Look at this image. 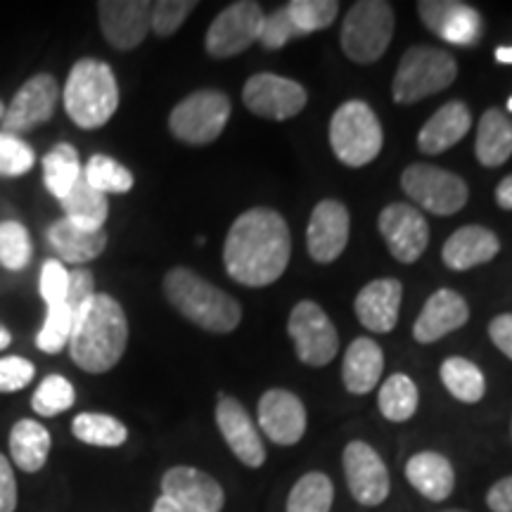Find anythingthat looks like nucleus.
Returning <instances> with one entry per match:
<instances>
[{
  "label": "nucleus",
  "mask_w": 512,
  "mask_h": 512,
  "mask_svg": "<svg viewBox=\"0 0 512 512\" xmlns=\"http://www.w3.org/2000/svg\"><path fill=\"white\" fill-rule=\"evenodd\" d=\"M290 228L278 211L256 207L240 214L228 230L223 264L235 283L266 287L280 280L290 264Z\"/></svg>",
  "instance_id": "obj_1"
},
{
  "label": "nucleus",
  "mask_w": 512,
  "mask_h": 512,
  "mask_svg": "<svg viewBox=\"0 0 512 512\" xmlns=\"http://www.w3.org/2000/svg\"><path fill=\"white\" fill-rule=\"evenodd\" d=\"M128 344V320L117 299L98 294L76 318L69 354L86 373H107L124 356Z\"/></svg>",
  "instance_id": "obj_2"
},
{
  "label": "nucleus",
  "mask_w": 512,
  "mask_h": 512,
  "mask_svg": "<svg viewBox=\"0 0 512 512\" xmlns=\"http://www.w3.org/2000/svg\"><path fill=\"white\" fill-rule=\"evenodd\" d=\"M164 292L178 313L207 332L226 335L238 328L242 320L240 304L190 268H174L166 273Z\"/></svg>",
  "instance_id": "obj_3"
},
{
  "label": "nucleus",
  "mask_w": 512,
  "mask_h": 512,
  "mask_svg": "<svg viewBox=\"0 0 512 512\" xmlns=\"http://www.w3.org/2000/svg\"><path fill=\"white\" fill-rule=\"evenodd\" d=\"M62 100L76 126L88 131L105 126L119 107V86L110 64L91 57L76 62L64 83Z\"/></svg>",
  "instance_id": "obj_4"
},
{
  "label": "nucleus",
  "mask_w": 512,
  "mask_h": 512,
  "mask_svg": "<svg viewBox=\"0 0 512 512\" xmlns=\"http://www.w3.org/2000/svg\"><path fill=\"white\" fill-rule=\"evenodd\" d=\"M458 76V64L451 53L430 46H415L403 53L396 69L392 95L399 105H413L430 95L446 91Z\"/></svg>",
  "instance_id": "obj_5"
},
{
  "label": "nucleus",
  "mask_w": 512,
  "mask_h": 512,
  "mask_svg": "<svg viewBox=\"0 0 512 512\" xmlns=\"http://www.w3.org/2000/svg\"><path fill=\"white\" fill-rule=\"evenodd\" d=\"M382 126L377 114L363 100H349L337 107L330 121V145L344 166L361 169L382 150Z\"/></svg>",
  "instance_id": "obj_6"
},
{
  "label": "nucleus",
  "mask_w": 512,
  "mask_h": 512,
  "mask_svg": "<svg viewBox=\"0 0 512 512\" xmlns=\"http://www.w3.org/2000/svg\"><path fill=\"white\" fill-rule=\"evenodd\" d=\"M394 36V10L382 0H358L342 24V50L351 62H377Z\"/></svg>",
  "instance_id": "obj_7"
},
{
  "label": "nucleus",
  "mask_w": 512,
  "mask_h": 512,
  "mask_svg": "<svg viewBox=\"0 0 512 512\" xmlns=\"http://www.w3.org/2000/svg\"><path fill=\"white\" fill-rule=\"evenodd\" d=\"M230 119V98L221 91H197L178 102L169 117V128L188 145H209L221 136Z\"/></svg>",
  "instance_id": "obj_8"
},
{
  "label": "nucleus",
  "mask_w": 512,
  "mask_h": 512,
  "mask_svg": "<svg viewBox=\"0 0 512 512\" xmlns=\"http://www.w3.org/2000/svg\"><path fill=\"white\" fill-rule=\"evenodd\" d=\"M401 188L411 200L437 216L458 214L470 197L463 178L432 164L408 166L401 176Z\"/></svg>",
  "instance_id": "obj_9"
},
{
  "label": "nucleus",
  "mask_w": 512,
  "mask_h": 512,
  "mask_svg": "<svg viewBox=\"0 0 512 512\" xmlns=\"http://www.w3.org/2000/svg\"><path fill=\"white\" fill-rule=\"evenodd\" d=\"M287 332H290L299 361L306 366L323 368L337 356L339 335L328 313L316 302H299L294 306L287 320Z\"/></svg>",
  "instance_id": "obj_10"
},
{
  "label": "nucleus",
  "mask_w": 512,
  "mask_h": 512,
  "mask_svg": "<svg viewBox=\"0 0 512 512\" xmlns=\"http://www.w3.org/2000/svg\"><path fill=\"white\" fill-rule=\"evenodd\" d=\"M264 10L259 3L252 0H240V3L228 5L226 10H221V15L211 22L207 31V53L211 57H226L240 55L259 41L261 27H264Z\"/></svg>",
  "instance_id": "obj_11"
},
{
  "label": "nucleus",
  "mask_w": 512,
  "mask_h": 512,
  "mask_svg": "<svg viewBox=\"0 0 512 512\" xmlns=\"http://www.w3.org/2000/svg\"><path fill=\"white\" fill-rule=\"evenodd\" d=\"M242 102L256 117L285 121L297 117L306 107L302 83L278 74H254L242 88Z\"/></svg>",
  "instance_id": "obj_12"
},
{
  "label": "nucleus",
  "mask_w": 512,
  "mask_h": 512,
  "mask_svg": "<svg viewBox=\"0 0 512 512\" xmlns=\"http://www.w3.org/2000/svg\"><path fill=\"white\" fill-rule=\"evenodd\" d=\"M57 100H60V86H57L55 76H34L19 88L10 105L5 107L3 119H0L3 121V131L12 133V136L34 131L36 126L53 119Z\"/></svg>",
  "instance_id": "obj_13"
},
{
  "label": "nucleus",
  "mask_w": 512,
  "mask_h": 512,
  "mask_svg": "<svg viewBox=\"0 0 512 512\" xmlns=\"http://www.w3.org/2000/svg\"><path fill=\"white\" fill-rule=\"evenodd\" d=\"M344 477H347L351 496L366 508H375L387 501L389 489V472L380 453L366 441H351L344 448Z\"/></svg>",
  "instance_id": "obj_14"
},
{
  "label": "nucleus",
  "mask_w": 512,
  "mask_h": 512,
  "mask_svg": "<svg viewBox=\"0 0 512 512\" xmlns=\"http://www.w3.org/2000/svg\"><path fill=\"white\" fill-rule=\"evenodd\" d=\"M377 228H380L389 252L401 264H415L430 242V226L411 204L396 202L384 207L377 219Z\"/></svg>",
  "instance_id": "obj_15"
},
{
  "label": "nucleus",
  "mask_w": 512,
  "mask_h": 512,
  "mask_svg": "<svg viewBox=\"0 0 512 512\" xmlns=\"http://www.w3.org/2000/svg\"><path fill=\"white\" fill-rule=\"evenodd\" d=\"M162 496L181 512H221L226 503L221 484L197 467H171L162 477Z\"/></svg>",
  "instance_id": "obj_16"
},
{
  "label": "nucleus",
  "mask_w": 512,
  "mask_h": 512,
  "mask_svg": "<svg viewBox=\"0 0 512 512\" xmlns=\"http://www.w3.org/2000/svg\"><path fill=\"white\" fill-rule=\"evenodd\" d=\"M418 15L434 36L453 46H475L482 38V17L470 5L458 0H425L418 3Z\"/></svg>",
  "instance_id": "obj_17"
},
{
  "label": "nucleus",
  "mask_w": 512,
  "mask_h": 512,
  "mask_svg": "<svg viewBox=\"0 0 512 512\" xmlns=\"http://www.w3.org/2000/svg\"><path fill=\"white\" fill-rule=\"evenodd\" d=\"M349 245V211L342 202L323 200L313 209L306 228V247L313 261L332 264Z\"/></svg>",
  "instance_id": "obj_18"
},
{
  "label": "nucleus",
  "mask_w": 512,
  "mask_h": 512,
  "mask_svg": "<svg viewBox=\"0 0 512 512\" xmlns=\"http://www.w3.org/2000/svg\"><path fill=\"white\" fill-rule=\"evenodd\" d=\"M102 34L114 48L131 50L152 29V3L147 0H102L98 3Z\"/></svg>",
  "instance_id": "obj_19"
},
{
  "label": "nucleus",
  "mask_w": 512,
  "mask_h": 512,
  "mask_svg": "<svg viewBox=\"0 0 512 512\" xmlns=\"http://www.w3.org/2000/svg\"><path fill=\"white\" fill-rule=\"evenodd\" d=\"M259 427L273 444L294 446L306 432L304 403L287 389H268L259 401Z\"/></svg>",
  "instance_id": "obj_20"
},
{
  "label": "nucleus",
  "mask_w": 512,
  "mask_h": 512,
  "mask_svg": "<svg viewBox=\"0 0 512 512\" xmlns=\"http://www.w3.org/2000/svg\"><path fill=\"white\" fill-rule=\"evenodd\" d=\"M216 425H219L228 448L238 456L242 465L252 467V470L264 465V441H261L259 430H256L252 418H249L245 406L238 399L221 394L219 406H216Z\"/></svg>",
  "instance_id": "obj_21"
},
{
  "label": "nucleus",
  "mask_w": 512,
  "mask_h": 512,
  "mask_svg": "<svg viewBox=\"0 0 512 512\" xmlns=\"http://www.w3.org/2000/svg\"><path fill=\"white\" fill-rule=\"evenodd\" d=\"M403 297V287L399 280L382 278L373 280L358 292L356 297V316L361 325L370 332L387 335L399 323V306Z\"/></svg>",
  "instance_id": "obj_22"
},
{
  "label": "nucleus",
  "mask_w": 512,
  "mask_h": 512,
  "mask_svg": "<svg viewBox=\"0 0 512 512\" xmlns=\"http://www.w3.org/2000/svg\"><path fill=\"white\" fill-rule=\"evenodd\" d=\"M470 318L467 302L453 290H437L422 306V313L415 320L413 337L420 344H432L446 337L448 332L463 328Z\"/></svg>",
  "instance_id": "obj_23"
},
{
  "label": "nucleus",
  "mask_w": 512,
  "mask_h": 512,
  "mask_svg": "<svg viewBox=\"0 0 512 512\" xmlns=\"http://www.w3.org/2000/svg\"><path fill=\"white\" fill-rule=\"evenodd\" d=\"M501 252V242L494 230L484 226H463L444 245V264L453 271H470V268L489 264Z\"/></svg>",
  "instance_id": "obj_24"
},
{
  "label": "nucleus",
  "mask_w": 512,
  "mask_h": 512,
  "mask_svg": "<svg viewBox=\"0 0 512 512\" xmlns=\"http://www.w3.org/2000/svg\"><path fill=\"white\" fill-rule=\"evenodd\" d=\"M470 126L472 114L467 110L465 102H446L422 126V131L418 133V147L425 155H441V152L451 150L453 145L460 143L467 136V131H470Z\"/></svg>",
  "instance_id": "obj_25"
},
{
  "label": "nucleus",
  "mask_w": 512,
  "mask_h": 512,
  "mask_svg": "<svg viewBox=\"0 0 512 512\" xmlns=\"http://www.w3.org/2000/svg\"><path fill=\"white\" fill-rule=\"evenodd\" d=\"M406 477L418 494L427 501L441 503L456 489V472L448 458L437 451H422L406 463Z\"/></svg>",
  "instance_id": "obj_26"
},
{
  "label": "nucleus",
  "mask_w": 512,
  "mask_h": 512,
  "mask_svg": "<svg viewBox=\"0 0 512 512\" xmlns=\"http://www.w3.org/2000/svg\"><path fill=\"white\" fill-rule=\"evenodd\" d=\"M384 370V354L380 344L368 337H358L344 354L342 380L351 394L373 392Z\"/></svg>",
  "instance_id": "obj_27"
},
{
  "label": "nucleus",
  "mask_w": 512,
  "mask_h": 512,
  "mask_svg": "<svg viewBox=\"0 0 512 512\" xmlns=\"http://www.w3.org/2000/svg\"><path fill=\"white\" fill-rule=\"evenodd\" d=\"M48 242L67 264H86L105 252L107 233L81 228L69 219H60L48 228Z\"/></svg>",
  "instance_id": "obj_28"
},
{
  "label": "nucleus",
  "mask_w": 512,
  "mask_h": 512,
  "mask_svg": "<svg viewBox=\"0 0 512 512\" xmlns=\"http://www.w3.org/2000/svg\"><path fill=\"white\" fill-rule=\"evenodd\" d=\"M475 155L479 164L496 169L505 164L512 155V121L501 110L491 107L479 119Z\"/></svg>",
  "instance_id": "obj_29"
},
{
  "label": "nucleus",
  "mask_w": 512,
  "mask_h": 512,
  "mask_svg": "<svg viewBox=\"0 0 512 512\" xmlns=\"http://www.w3.org/2000/svg\"><path fill=\"white\" fill-rule=\"evenodd\" d=\"M64 219H69L76 226L88 228V230H102L107 221V214H110V202H107V195H102L95 188H91L86 181V176L76 178L74 188L69 190L67 197L60 200Z\"/></svg>",
  "instance_id": "obj_30"
},
{
  "label": "nucleus",
  "mask_w": 512,
  "mask_h": 512,
  "mask_svg": "<svg viewBox=\"0 0 512 512\" xmlns=\"http://www.w3.org/2000/svg\"><path fill=\"white\" fill-rule=\"evenodd\" d=\"M50 434L36 420H19L10 432V453L19 470L38 472L50 453Z\"/></svg>",
  "instance_id": "obj_31"
},
{
  "label": "nucleus",
  "mask_w": 512,
  "mask_h": 512,
  "mask_svg": "<svg viewBox=\"0 0 512 512\" xmlns=\"http://www.w3.org/2000/svg\"><path fill=\"white\" fill-rule=\"evenodd\" d=\"M441 382L453 399L463 403H479L486 394L484 373L463 356H451L441 363Z\"/></svg>",
  "instance_id": "obj_32"
},
{
  "label": "nucleus",
  "mask_w": 512,
  "mask_h": 512,
  "mask_svg": "<svg viewBox=\"0 0 512 512\" xmlns=\"http://www.w3.org/2000/svg\"><path fill=\"white\" fill-rule=\"evenodd\" d=\"M81 162L76 147L60 143L43 157V181L50 195H55L57 200L69 195V190L74 188L76 178L81 176Z\"/></svg>",
  "instance_id": "obj_33"
},
{
  "label": "nucleus",
  "mask_w": 512,
  "mask_h": 512,
  "mask_svg": "<svg viewBox=\"0 0 512 512\" xmlns=\"http://www.w3.org/2000/svg\"><path fill=\"white\" fill-rule=\"evenodd\" d=\"M418 387L408 375L396 373L382 384L380 394H377V406L380 413L392 422L411 420L418 411Z\"/></svg>",
  "instance_id": "obj_34"
},
{
  "label": "nucleus",
  "mask_w": 512,
  "mask_h": 512,
  "mask_svg": "<svg viewBox=\"0 0 512 512\" xmlns=\"http://www.w3.org/2000/svg\"><path fill=\"white\" fill-rule=\"evenodd\" d=\"M74 437L88 446L117 448L128 439V430L124 422L105 413H81L74 418L72 425Z\"/></svg>",
  "instance_id": "obj_35"
},
{
  "label": "nucleus",
  "mask_w": 512,
  "mask_h": 512,
  "mask_svg": "<svg viewBox=\"0 0 512 512\" xmlns=\"http://www.w3.org/2000/svg\"><path fill=\"white\" fill-rule=\"evenodd\" d=\"M335 486L323 472H309L292 486L287 512H330Z\"/></svg>",
  "instance_id": "obj_36"
},
{
  "label": "nucleus",
  "mask_w": 512,
  "mask_h": 512,
  "mask_svg": "<svg viewBox=\"0 0 512 512\" xmlns=\"http://www.w3.org/2000/svg\"><path fill=\"white\" fill-rule=\"evenodd\" d=\"M83 176H86L88 185L102 192V195H121V192L133 188L131 171L107 155H93L91 162L83 169Z\"/></svg>",
  "instance_id": "obj_37"
},
{
  "label": "nucleus",
  "mask_w": 512,
  "mask_h": 512,
  "mask_svg": "<svg viewBox=\"0 0 512 512\" xmlns=\"http://www.w3.org/2000/svg\"><path fill=\"white\" fill-rule=\"evenodd\" d=\"M285 10L299 36H306L328 29L337 19L339 3L337 0H292L290 5H285Z\"/></svg>",
  "instance_id": "obj_38"
},
{
  "label": "nucleus",
  "mask_w": 512,
  "mask_h": 512,
  "mask_svg": "<svg viewBox=\"0 0 512 512\" xmlns=\"http://www.w3.org/2000/svg\"><path fill=\"white\" fill-rule=\"evenodd\" d=\"M74 401L76 394L72 382L62 375H48L46 380L38 384L31 406L43 418H55V415L69 411L74 406Z\"/></svg>",
  "instance_id": "obj_39"
},
{
  "label": "nucleus",
  "mask_w": 512,
  "mask_h": 512,
  "mask_svg": "<svg viewBox=\"0 0 512 512\" xmlns=\"http://www.w3.org/2000/svg\"><path fill=\"white\" fill-rule=\"evenodd\" d=\"M31 261V238L27 228L17 221L0 223V266L22 271Z\"/></svg>",
  "instance_id": "obj_40"
},
{
  "label": "nucleus",
  "mask_w": 512,
  "mask_h": 512,
  "mask_svg": "<svg viewBox=\"0 0 512 512\" xmlns=\"http://www.w3.org/2000/svg\"><path fill=\"white\" fill-rule=\"evenodd\" d=\"M72 332H74V316L72 311L67 309V304L53 306V309H48V316L43 320V328L36 337L38 349L46 351V354H57V351L69 347Z\"/></svg>",
  "instance_id": "obj_41"
},
{
  "label": "nucleus",
  "mask_w": 512,
  "mask_h": 512,
  "mask_svg": "<svg viewBox=\"0 0 512 512\" xmlns=\"http://www.w3.org/2000/svg\"><path fill=\"white\" fill-rule=\"evenodd\" d=\"M34 164V150L24 140H19V136H12V133L0 131V176H22L34 169Z\"/></svg>",
  "instance_id": "obj_42"
},
{
  "label": "nucleus",
  "mask_w": 512,
  "mask_h": 512,
  "mask_svg": "<svg viewBox=\"0 0 512 512\" xmlns=\"http://www.w3.org/2000/svg\"><path fill=\"white\" fill-rule=\"evenodd\" d=\"M192 10H195L192 0H162V3H155L152 5V31L162 38L174 36Z\"/></svg>",
  "instance_id": "obj_43"
},
{
  "label": "nucleus",
  "mask_w": 512,
  "mask_h": 512,
  "mask_svg": "<svg viewBox=\"0 0 512 512\" xmlns=\"http://www.w3.org/2000/svg\"><path fill=\"white\" fill-rule=\"evenodd\" d=\"M69 285V271L62 266V261L50 259L41 268V297L48 309L64 304Z\"/></svg>",
  "instance_id": "obj_44"
},
{
  "label": "nucleus",
  "mask_w": 512,
  "mask_h": 512,
  "mask_svg": "<svg viewBox=\"0 0 512 512\" xmlns=\"http://www.w3.org/2000/svg\"><path fill=\"white\" fill-rule=\"evenodd\" d=\"M297 36H299V31L294 29L287 10L280 8L264 17V27H261L259 43L266 50H280L287 41H292V38H297Z\"/></svg>",
  "instance_id": "obj_45"
},
{
  "label": "nucleus",
  "mask_w": 512,
  "mask_h": 512,
  "mask_svg": "<svg viewBox=\"0 0 512 512\" xmlns=\"http://www.w3.org/2000/svg\"><path fill=\"white\" fill-rule=\"evenodd\" d=\"M93 297H95L93 273L86 271V268H74V271L69 273L67 297H64V304H67V309L72 311L74 323H76V318L81 316V311L91 304Z\"/></svg>",
  "instance_id": "obj_46"
},
{
  "label": "nucleus",
  "mask_w": 512,
  "mask_h": 512,
  "mask_svg": "<svg viewBox=\"0 0 512 512\" xmlns=\"http://www.w3.org/2000/svg\"><path fill=\"white\" fill-rule=\"evenodd\" d=\"M34 363L22 356L0 358V392H19L34 380Z\"/></svg>",
  "instance_id": "obj_47"
},
{
  "label": "nucleus",
  "mask_w": 512,
  "mask_h": 512,
  "mask_svg": "<svg viewBox=\"0 0 512 512\" xmlns=\"http://www.w3.org/2000/svg\"><path fill=\"white\" fill-rule=\"evenodd\" d=\"M17 508V482L8 458L0 453V512H15Z\"/></svg>",
  "instance_id": "obj_48"
},
{
  "label": "nucleus",
  "mask_w": 512,
  "mask_h": 512,
  "mask_svg": "<svg viewBox=\"0 0 512 512\" xmlns=\"http://www.w3.org/2000/svg\"><path fill=\"white\" fill-rule=\"evenodd\" d=\"M489 337L496 344V349L503 351L512 361V313H503V316L491 320Z\"/></svg>",
  "instance_id": "obj_49"
},
{
  "label": "nucleus",
  "mask_w": 512,
  "mask_h": 512,
  "mask_svg": "<svg viewBox=\"0 0 512 512\" xmlns=\"http://www.w3.org/2000/svg\"><path fill=\"white\" fill-rule=\"evenodd\" d=\"M486 505L491 512H512V477L498 479L486 494Z\"/></svg>",
  "instance_id": "obj_50"
},
{
  "label": "nucleus",
  "mask_w": 512,
  "mask_h": 512,
  "mask_svg": "<svg viewBox=\"0 0 512 512\" xmlns=\"http://www.w3.org/2000/svg\"><path fill=\"white\" fill-rule=\"evenodd\" d=\"M496 202L505 211H512V174L505 176L496 188Z\"/></svg>",
  "instance_id": "obj_51"
},
{
  "label": "nucleus",
  "mask_w": 512,
  "mask_h": 512,
  "mask_svg": "<svg viewBox=\"0 0 512 512\" xmlns=\"http://www.w3.org/2000/svg\"><path fill=\"white\" fill-rule=\"evenodd\" d=\"M152 512H181V510H178L176 505L169 501V498L159 496V498H157V503H155V508H152Z\"/></svg>",
  "instance_id": "obj_52"
},
{
  "label": "nucleus",
  "mask_w": 512,
  "mask_h": 512,
  "mask_svg": "<svg viewBox=\"0 0 512 512\" xmlns=\"http://www.w3.org/2000/svg\"><path fill=\"white\" fill-rule=\"evenodd\" d=\"M496 60L503 64H512V46H501L496 50Z\"/></svg>",
  "instance_id": "obj_53"
},
{
  "label": "nucleus",
  "mask_w": 512,
  "mask_h": 512,
  "mask_svg": "<svg viewBox=\"0 0 512 512\" xmlns=\"http://www.w3.org/2000/svg\"><path fill=\"white\" fill-rule=\"evenodd\" d=\"M12 342V337H10V332L3 328V325H0V349H5L8 347V344Z\"/></svg>",
  "instance_id": "obj_54"
},
{
  "label": "nucleus",
  "mask_w": 512,
  "mask_h": 512,
  "mask_svg": "<svg viewBox=\"0 0 512 512\" xmlns=\"http://www.w3.org/2000/svg\"><path fill=\"white\" fill-rule=\"evenodd\" d=\"M3 114H5V105H3V102H0V119H3Z\"/></svg>",
  "instance_id": "obj_55"
},
{
  "label": "nucleus",
  "mask_w": 512,
  "mask_h": 512,
  "mask_svg": "<svg viewBox=\"0 0 512 512\" xmlns=\"http://www.w3.org/2000/svg\"><path fill=\"white\" fill-rule=\"evenodd\" d=\"M508 112H512V98L508 100Z\"/></svg>",
  "instance_id": "obj_56"
},
{
  "label": "nucleus",
  "mask_w": 512,
  "mask_h": 512,
  "mask_svg": "<svg viewBox=\"0 0 512 512\" xmlns=\"http://www.w3.org/2000/svg\"><path fill=\"white\" fill-rule=\"evenodd\" d=\"M444 512H467V510H444Z\"/></svg>",
  "instance_id": "obj_57"
}]
</instances>
